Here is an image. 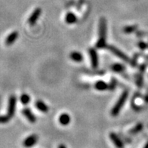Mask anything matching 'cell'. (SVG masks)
<instances>
[{"label": "cell", "instance_id": "15", "mask_svg": "<svg viewBox=\"0 0 148 148\" xmlns=\"http://www.w3.org/2000/svg\"><path fill=\"white\" fill-rule=\"evenodd\" d=\"M77 21L76 16L73 12H68L65 16V22L68 24H73Z\"/></svg>", "mask_w": 148, "mask_h": 148}, {"label": "cell", "instance_id": "13", "mask_svg": "<svg viewBox=\"0 0 148 148\" xmlns=\"http://www.w3.org/2000/svg\"><path fill=\"white\" fill-rule=\"evenodd\" d=\"M70 59L75 62H82V60H83V56L80 52L79 51H72V52L70 54Z\"/></svg>", "mask_w": 148, "mask_h": 148}, {"label": "cell", "instance_id": "19", "mask_svg": "<svg viewBox=\"0 0 148 148\" xmlns=\"http://www.w3.org/2000/svg\"><path fill=\"white\" fill-rule=\"evenodd\" d=\"M137 29L136 25H131V26H127L123 28V32L125 33H132L134 32Z\"/></svg>", "mask_w": 148, "mask_h": 148}, {"label": "cell", "instance_id": "25", "mask_svg": "<svg viewBox=\"0 0 148 148\" xmlns=\"http://www.w3.org/2000/svg\"><path fill=\"white\" fill-rule=\"evenodd\" d=\"M81 1H82V0H81Z\"/></svg>", "mask_w": 148, "mask_h": 148}, {"label": "cell", "instance_id": "18", "mask_svg": "<svg viewBox=\"0 0 148 148\" xmlns=\"http://www.w3.org/2000/svg\"><path fill=\"white\" fill-rule=\"evenodd\" d=\"M142 129H143L142 124H141V123H138V124H137V125H135L132 129H131L129 133H131V134H137V133L140 132V131L142 130Z\"/></svg>", "mask_w": 148, "mask_h": 148}, {"label": "cell", "instance_id": "9", "mask_svg": "<svg viewBox=\"0 0 148 148\" xmlns=\"http://www.w3.org/2000/svg\"><path fill=\"white\" fill-rule=\"evenodd\" d=\"M18 36H19V33H18V31L12 32L8 36L6 37L5 41V45H8V46L13 45V44L16 42V40H17V39L18 38Z\"/></svg>", "mask_w": 148, "mask_h": 148}, {"label": "cell", "instance_id": "22", "mask_svg": "<svg viewBox=\"0 0 148 148\" xmlns=\"http://www.w3.org/2000/svg\"><path fill=\"white\" fill-rule=\"evenodd\" d=\"M138 46L139 48H140V49H142V50L146 49L147 48V45L146 43L143 42H140L138 43Z\"/></svg>", "mask_w": 148, "mask_h": 148}, {"label": "cell", "instance_id": "1", "mask_svg": "<svg viewBox=\"0 0 148 148\" xmlns=\"http://www.w3.org/2000/svg\"><path fill=\"white\" fill-rule=\"evenodd\" d=\"M98 40L96 43L97 49H103L106 46V37H107V21L104 18H101L99 21L98 29Z\"/></svg>", "mask_w": 148, "mask_h": 148}, {"label": "cell", "instance_id": "2", "mask_svg": "<svg viewBox=\"0 0 148 148\" xmlns=\"http://www.w3.org/2000/svg\"><path fill=\"white\" fill-rule=\"evenodd\" d=\"M128 96H129V92L128 91H124L122 93L116 103H115V105L113 106V107L111 110V115L113 116H116L119 115L121 110H122L123 107L125 104V101H126Z\"/></svg>", "mask_w": 148, "mask_h": 148}, {"label": "cell", "instance_id": "21", "mask_svg": "<svg viewBox=\"0 0 148 148\" xmlns=\"http://www.w3.org/2000/svg\"><path fill=\"white\" fill-rule=\"evenodd\" d=\"M116 82L115 79L112 80L111 83L109 85V89L110 90H114L116 88Z\"/></svg>", "mask_w": 148, "mask_h": 148}, {"label": "cell", "instance_id": "20", "mask_svg": "<svg viewBox=\"0 0 148 148\" xmlns=\"http://www.w3.org/2000/svg\"><path fill=\"white\" fill-rule=\"evenodd\" d=\"M11 119L12 118L8 114L7 115H1L0 116V124H5V123H8Z\"/></svg>", "mask_w": 148, "mask_h": 148}, {"label": "cell", "instance_id": "10", "mask_svg": "<svg viewBox=\"0 0 148 148\" xmlns=\"http://www.w3.org/2000/svg\"><path fill=\"white\" fill-rule=\"evenodd\" d=\"M22 113H23V115L27 118V119L29 121V123H36V117L35 116H34V114L32 113L31 110L29 109V108H24V109L22 110Z\"/></svg>", "mask_w": 148, "mask_h": 148}, {"label": "cell", "instance_id": "16", "mask_svg": "<svg viewBox=\"0 0 148 148\" xmlns=\"http://www.w3.org/2000/svg\"><path fill=\"white\" fill-rule=\"evenodd\" d=\"M111 69L113 72L115 73H122L125 70V66L120 64H113L111 66Z\"/></svg>", "mask_w": 148, "mask_h": 148}, {"label": "cell", "instance_id": "4", "mask_svg": "<svg viewBox=\"0 0 148 148\" xmlns=\"http://www.w3.org/2000/svg\"><path fill=\"white\" fill-rule=\"evenodd\" d=\"M16 103H17V98L14 95H12L9 97L8 103V114L11 118L14 116L16 109Z\"/></svg>", "mask_w": 148, "mask_h": 148}, {"label": "cell", "instance_id": "17", "mask_svg": "<svg viewBox=\"0 0 148 148\" xmlns=\"http://www.w3.org/2000/svg\"><path fill=\"white\" fill-rule=\"evenodd\" d=\"M20 101L23 105H27L30 102V97L27 94H23L20 97Z\"/></svg>", "mask_w": 148, "mask_h": 148}, {"label": "cell", "instance_id": "12", "mask_svg": "<svg viewBox=\"0 0 148 148\" xmlns=\"http://www.w3.org/2000/svg\"><path fill=\"white\" fill-rule=\"evenodd\" d=\"M58 121L60 125H64V126L69 125V123H70V115L67 114V113H62V114L59 116Z\"/></svg>", "mask_w": 148, "mask_h": 148}, {"label": "cell", "instance_id": "5", "mask_svg": "<svg viewBox=\"0 0 148 148\" xmlns=\"http://www.w3.org/2000/svg\"><path fill=\"white\" fill-rule=\"evenodd\" d=\"M42 13V10L40 8H36L34 9L32 14H30V16L28 18V23H29L30 26L35 25L36 21H38V19L39 18V16Z\"/></svg>", "mask_w": 148, "mask_h": 148}, {"label": "cell", "instance_id": "24", "mask_svg": "<svg viewBox=\"0 0 148 148\" xmlns=\"http://www.w3.org/2000/svg\"><path fill=\"white\" fill-rule=\"evenodd\" d=\"M143 148H148V141H147V144H145V145H144V147Z\"/></svg>", "mask_w": 148, "mask_h": 148}, {"label": "cell", "instance_id": "8", "mask_svg": "<svg viewBox=\"0 0 148 148\" xmlns=\"http://www.w3.org/2000/svg\"><path fill=\"white\" fill-rule=\"evenodd\" d=\"M88 53H89L90 58H91V62H92V66L94 69L97 68L98 66V56L97 53L95 49H88Z\"/></svg>", "mask_w": 148, "mask_h": 148}, {"label": "cell", "instance_id": "3", "mask_svg": "<svg viewBox=\"0 0 148 148\" xmlns=\"http://www.w3.org/2000/svg\"><path fill=\"white\" fill-rule=\"evenodd\" d=\"M38 135L35 134H30L23 140V146L25 148H30L36 145L38 141Z\"/></svg>", "mask_w": 148, "mask_h": 148}, {"label": "cell", "instance_id": "6", "mask_svg": "<svg viewBox=\"0 0 148 148\" xmlns=\"http://www.w3.org/2000/svg\"><path fill=\"white\" fill-rule=\"evenodd\" d=\"M107 48L109 49L110 51L113 53V55H115L116 56H117L118 58H119L122 59L123 60H124V61H125V62H129V58H128V56L125 55L123 51H121L120 50H119L117 48H116L115 46H113V45H108Z\"/></svg>", "mask_w": 148, "mask_h": 148}, {"label": "cell", "instance_id": "23", "mask_svg": "<svg viewBox=\"0 0 148 148\" xmlns=\"http://www.w3.org/2000/svg\"><path fill=\"white\" fill-rule=\"evenodd\" d=\"M58 148H67V147H66L65 146L64 144H59L58 147Z\"/></svg>", "mask_w": 148, "mask_h": 148}, {"label": "cell", "instance_id": "7", "mask_svg": "<svg viewBox=\"0 0 148 148\" xmlns=\"http://www.w3.org/2000/svg\"><path fill=\"white\" fill-rule=\"evenodd\" d=\"M110 138L116 148H124V144L123 140H121L120 138L116 133H110Z\"/></svg>", "mask_w": 148, "mask_h": 148}, {"label": "cell", "instance_id": "14", "mask_svg": "<svg viewBox=\"0 0 148 148\" xmlns=\"http://www.w3.org/2000/svg\"><path fill=\"white\" fill-rule=\"evenodd\" d=\"M95 88L98 91H105V90L109 89V85L103 81H97L95 84Z\"/></svg>", "mask_w": 148, "mask_h": 148}, {"label": "cell", "instance_id": "11", "mask_svg": "<svg viewBox=\"0 0 148 148\" xmlns=\"http://www.w3.org/2000/svg\"><path fill=\"white\" fill-rule=\"evenodd\" d=\"M35 106L39 111H41V112H42V113H48L49 110V107H48L42 101H41V100H38V101H36L35 103Z\"/></svg>", "mask_w": 148, "mask_h": 148}]
</instances>
